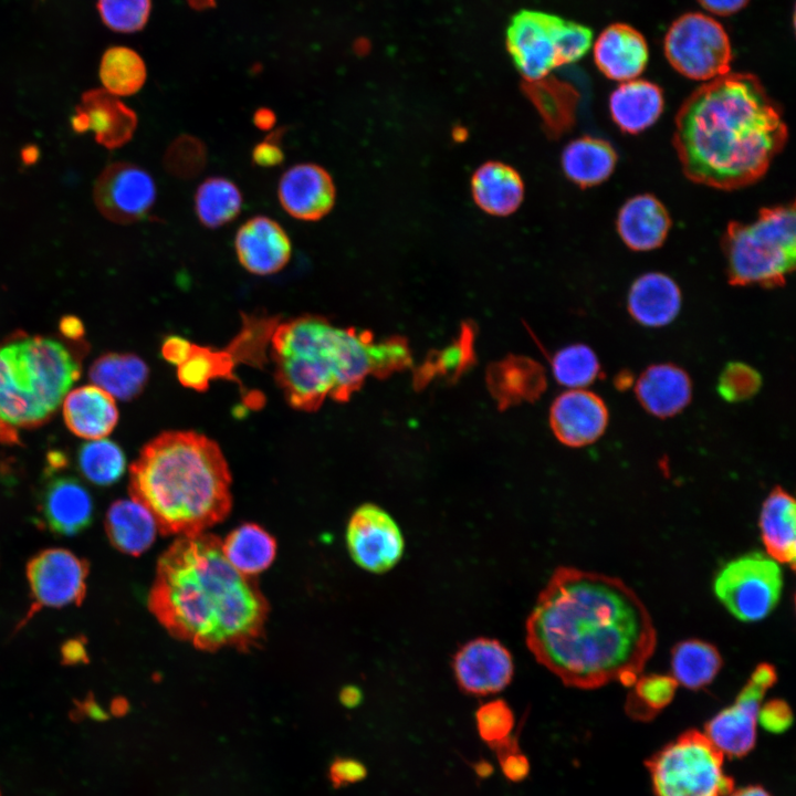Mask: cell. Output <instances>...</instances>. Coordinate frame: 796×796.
<instances>
[{
    "label": "cell",
    "instance_id": "4fadbf2b",
    "mask_svg": "<svg viewBox=\"0 0 796 796\" xmlns=\"http://www.w3.org/2000/svg\"><path fill=\"white\" fill-rule=\"evenodd\" d=\"M346 545L357 566L369 573L383 574L401 559L405 538L387 511L374 503H365L348 520Z\"/></svg>",
    "mask_w": 796,
    "mask_h": 796
},
{
    "label": "cell",
    "instance_id": "e7e4bbea",
    "mask_svg": "<svg viewBox=\"0 0 796 796\" xmlns=\"http://www.w3.org/2000/svg\"><path fill=\"white\" fill-rule=\"evenodd\" d=\"M112 708H113L114 713H116V714H124V713L126 712V710H127V704H126L125 700H123V699H116V700L113 702Z\"/></svg>",
    "mask_w": 796,
    "mask_h": 796
},
{
    "label": "cell",
    "instance_id": "d6986e66",
    "mask_svg": "<svg viewBox=\"0 0 796 796\" xmlns=\"http://www.w3.org/2000/svg\"><path fill=\"white\" fill-rule=\"evenodd\" d=\"M767 689L751 679L743 687L735 703L714 715L705 725V735L722 753L742 757L756 742L757 712Z\"/></svg>",
    "mask_w": 796,
    "mask_h": 796
},
{
    "label": "cell",
    "instance_id": "816d5d0a",
    "mask_svg": "<svg viewBox=\"0 0 796 796\" xmlns=\"http://www.w3.org/2000/svg\"><path fill=\"white\" fill-rule=\"evenodd\" d=\"M702 8L716 15H732L744 9L750 0H696Z\"/></svg>",
    "mask_w": 796,
    "mask_h": 796
},
{
    "label": "cell",
    "instance_id": "d6a6232c",
    "mask_svg": "<svg viewBox=\"0 0 796 796\" xmlns=\"http://www.w3.org/2000/svg\"><path fill=\"white\" fill-rule=\"evenodd\" d=\"M149 376L146 363L134 354L108 353L98 357L90 368L95 386L121 400L137 397Z\"/></svg>",
    "mask_w": 796,
    "mask_h": 796
},
{
    "label": "cell",
    "instance_id": "6da1fadb",
    "mask_svg": "<svg viewBox=\"0 0 796 796\" xmlns=\"http://www.w3.org/2000/svg\"><path fill=\"white\" fill-rule=\"evenodd\" d=\"M525 641L565 685L590 690L632 685L653 654L657 633L647 607L620 578L561 566L526 619Z\"/></svg>",
    "mask_w": 796,
    "mask_h": 796
},
{
    "label": "cell",
    "instance_id": "11a10c76",
    "mask_svg": "<svg viewBox=\"0 0 796 796\" xmlns=\"http://www.w3.org/2000/svg\"><path fill=\"white\" fill-rule=\"evenodd\" d=\"M253 123L260 129H270L275 123V115L269 108H259L253 116Z\"/></svg>",
    "mask_w": 796,
    "mask_h": 796
},
{
    "label": "cell",
    "instance_id": "74e56055",
    "mask_svg": "<svg viewBox=\"0 0 796 796\" xmlns=\"http://www.w3.org/2000/svg\"><path fill=\"white\" fill-rule=\"evenodd\" d=\"M235 359L229 350H216L210 347L192 344L187 358L177 366V377L187 388L206 390L216 378L234 380L232 369Z\"/></svg>",
    "mask_w": 796,
    "mask_h": 796
},
{
    "label": "cell",
    "instance_id": "8d00e7d4",
    "mask_svg": "<svg viewBox=\"0 0 796 796\" xmlns=\"http://www.w3.org/2000/svg\"><path fill=\"white\" fill-rule=\"evenodd\" d=\"M98 75L104 90L121 97L136 94L145 84L147 69L143 57L127 46L107 49L101 60Z\"/></svg>",
    "mask_w": 796,
    "mask_h": 796
},
{
    "label": "cell",
    "instance_id": "30bf717a",
    "mask_svg": "<svg viewBox=\"0 0 796 796\" xmlns=\"http://www.w3.org/2000/svg\"><path fill=\"white\" fill-rule=\"evenodd\" d=\"M663 50L669 64L681 75L709 82L730 73L733 60L727 32L714 18L688 12L669 27Z\"/></svg>",
    "mask_w": 796,
    "mask_h": 796
},
{
    "label": "cell",
    "instance_id": "03108f58",
    "mask_svg": "<svg viewBox=\"0 0 796 796\" xmlns=\"http://www.w3.org/2000/svg\"><path fill=\"white\" fill-rule=\"evenodd\" d=\"M0 796H1V794H0Z\"/></svg>",
    "mask_w": 796,
    "mask_h": 796
},
{
    "label": "cell",
    "instance_id": "e575fe53",
    "mask_svg": "<svg viewBox=\"0 0 796 796\" xmlns=\"http://www.w3.org/2000/svg\"><path fill=\"white\" fill-rule=\"evenodd\" d=\"M489 374L491 390L503 405L537 398L545 389L544 370L531 359L512 358L495 365Z\"/></svg>",
    "mask_w": 796,
    "mask_h": 796
},
{
    "label": "cell",
    "instance_id": "f5cc1de1",
    "mask_svg": "<svg viewBox=\"0 0 796 796\" xmlns=\"http://www.w3.org/2000/svg\"><path fill=\"white\" fill-rule=\"evenodd\" d=\"M59 328L61 334L70 341L77 342L84 336V325L74 315H65L60 320Z\"/></svg>",
    "mask_w": 796,
    "mask_h": 796
},
{
    "label": "cell",
    "instance_id": "cb8c5ba5",
    "mask_svg": "<svg viewBox=\"0 0 796 796\" xmlns=\"http://www.w3.org/2000/svg\"><path fill=\"white\" fill-rule=\"evenodd\" d=\"M682 303L678 284L667 274L650 272L631 284L627 307L630 316L646 327H662L679 314Z\"/></svg>",
    "mask_w": 796,
    "mask_h": 796
},
{
    "label": "cell",
    "instance_id": "91938a15",
    "mask_svg": "<svg viewBox=\"0 0 796 796\" xmlns=\"http://www.w3.org/2000/svg\"><path fill=\"white\" fill-rule=\"evenodd\" d=\"M615 383H616V386L618 389H625L631 385L632 377H631L630 373L621 371L617 375Z\"/></svg>",
    "mask_w": 796,
    "mask_h": 796
},
{
    "label": "cell",
    "instance_id": "ba28073f",
    "mask_svg": "<svg viewBox=\"0 0 796 796\" xmlns=\"http://www.w3.org/2000/svg\"><path fill=\"white\" fill-rule=\"evenodd\" d=\"M656 796H726L734 782L723 754L705 734L689 730L646 761Z\"/></svg>",
    "mask_w": 796,
    "mask_h": 796
},
{
    "label": "cell",
    "instance_id": "6f0895ef",
    "mask_svg": "<svg viewBox=\"0 0 796 796\" xmlns=\"http://www.w3.org/2000/svg\"><path fill=\"white\" fill-rule=\"evenodd\" d=\"M730 796H771L769 793L762 786L751 785L746 787L732 790Z\"/></svg>",
    "mask_w": 796,
    "mask_h": 796
},
{
    "label": "cell",
    "instance_id": "681fc988",
    "mask_svg": "<svg viewBox=\"0 0 796 796\" xmlns=\"http://www.w3.org/2000/svg\"><path fill=\"white\" fill-rule=\"evenodd\" d=\"M85 637H73L65 640L60 649L61 662L64 666L86 664L90 661Z\"/></svg>",
    "mask_w": 796,
    "mask_h": 796
},
{
    "label": "cell",
    "instance_id": "94428289",
    "mask_svg": "<svg viewBox=\"0 0 796 796\" xmlns=\"http://www.w3.org/2000/svg\"><path fill=\"white\" fill-rule=\"evenodd\" d=\"M191 8L196 10L210 9L214 6L216 0H187Z\"/></svg>",
    "mask_w": 796,
    "mask_h": 796
},
{
    "label": "cell",
    "instance_id": "ac0fdd59",
    "mask_svg": "<svg viewBox=\"0 0 796 796\" xmlns=\"http://www.w3.org/2000/svg\"><path fill=\"white\" fill-rule=\"evenodd\" d=\"M239 263L249 273L270 275L286 266L292 243L284 228L266 216H255L240 226L234 237Z\"/></svg>",
    "mask_w": 796,
    "mask_h": 796
},
{
    "label": "cell",
    "instance_id": "be15d7a7",
    "mask_svg": "<svg viewBox=\"0 0 796 796\" xmlns=\"http://www.w3.org/2000/svg\"><path fill=\"white\" fill-rule=\"evenodd\" d=\"M493 768L488 762H480L475 766V772L479 776L486 777L492 773Z\"/></svg>",
    "mask_w": 796,
    "mask_h": 796
},
{
    "label": "cell",
    "instance_id": "e0dca14e",
    "mask_svg": "<svg viewBox=\"0 0 796 796\" xmlns=\"http://www.w3.org/2000/svg\"><path fill=\"white\" fill-rule=\"evenodd\" d=\"M335 185L320 165L302 163L283 172L277 184V198L283 210L301 221L324 218L335 203Z\"/></svg>",
    "mask_w": 796,
    "mask_h": 796
},
{
    "label": "cell",
    "instance_id": "9c48e42d",
    "mask_svg": "<svg viewBox=\"0 0 796 796\" xmlns=\"http://www.w3.org/2000/svg\"><path fill=\"white\" fill-rule=\"evenodd\" d=\"M712 587L718 600L734 618L755 622L766 618L778 604L783 570L767 554L750 552L723 565Z\"/></svg>",
    "mask_w": 796,
    "mask_h": 796
},
{
    "label": "cell",
    "instance_id": "2e32d148",
    "mask_svg": "<svg viewBox=\"0 0 796 796\" xmlns=\"http://www.w3.org/2000/svg\"><path fill=\"white\" fill-rule=\"evenodd\" d=\"M604 400L589 390L569 389L555 398L549 409V426L559 442L579 448L597 441L608 425Z\"/></svg>",
    "mask_w": 796,
    "mask_h": 796
},
{
    "label": "cell",
    "instance_id": "f6af8a7d",
    "mask_svg": "<svg viewBox=\"0 0 796 796\" xmlns=\"http://www.w3.org/2000/svg\"><path fill=\"white\" fill-rule=\"evenodd\" d=\"M757 722L767 732L781 734L792 725L793 713L784 700L773 699L760 706Z\"/></svg>",
    "mask_w": 796,
    "mask_h": 796
},
{
    "label": "cell",
    "instance_id": "5b68a950",
    "mask_svg": "<svg viewBox=\"0 0 796 796\" xmlns=\"http://www.w3.org/2000/svg\"><path fill=\"white\" fill-rule=\"evenodd\" d=\"M130 498L145 505L166 535L203 533L232 506L231 473L217 442L196 431H166L130 465Z\"/></svg>",
    "mask_w": 796,
    "mask_h": 796
},
{
    "label": "cell",
    "instance_id": "db71d44e",
    "mask_svg": "<svg viewBox=\"0 0 796 796\" xmlns=\"http://www.w3.org/2000/svg\"><path fill=\"white\" fill-rule=\"evenodd\" d=\"M750 679L768 690L776 682L777 674L772 664L760 663L752 672Z\"/></svg>",
    "mask_w": 796,
    "mask_h": 796
},
{
    "label": "cell",
    "instance_id": "8fae6325",
    "mask_svg": "<svg viewBox=\"0 0 796 796\" xmlns=\"http://www.w3.org/2000/svg\"><path fill=\"white\" fill-rule=\"evenodd\" d=\"M88 573V562L65 548L35 554L27 564L31 605L17 629L43 608L80 606L86 596Z\"/></svg>",
    "mask_w": 796,
    "mask_h": 796
},
{
    "label": "cell",
    "instance_id": "60d3db41",
    "mask_svg": "<svg viewBox=\"0 0 796 796\" xmlns=\"http://www.w3.org/2000/svg\"><path fill=\"white\" fill-rule=\"evenodd\" d=\"M632 685L626 711L630 718L649 721L672 701L678 683L670 675L648 674L639 675Z\"/></svg>",
    "mask_w": 796,
    "mask_h": 796
},
{
    "label": "cell",
    "instance_id": "4316f807",
    "mask_svg": "<svg viewBox=\"0 0 796 796\" xmlns=\"http://www.w3.org/2000/svg\"><path fill=\"white\" fill-rule=\"evenodd\" d=\"M664 105L661 88L647 80L635 78L620 83L610 94L612 121L625 133L638 134L660 117Z\"/></svg>",
    "mask_w": 796,
    "mask_h": 796
},
{
    "label": "cell",
    "instance_id": "44dd1931",
    "mask_svg": "<svg viewBox=\"0 0 796 796\" xmlns=\"http://www.w3.org/2000/svg\"><path fill=\"white\" fill-rule=\"evenodd\" d=\"M41 512L51 532L74 536L91 526L94 505L90 492L78 480L59 476L46 484L41 499Z\"/></svg>",
    "mask_w": 796,
    "mask_h": 796
},
{
    "label": "cell",
    "instance_id": "484cf974",
    "mask_svg": "<svg viewBox=\"0 0 796 796\" xmlns=\"http://www.w3.org/2000/svg\"><path fill=\"white\" fill-rule=\"evenodd\" d=\"M63 415L74 434L93 440L107 436L118 420L114 397L95 385L82 386L66 394Z\"/></svg>",
    "mask_w": 796,
    "mask_h": 796
},
{
    "label": "cell",
    "instance_id": "f907efd6",
    "mask_svg": "<svg viewBox=\"0 0 796 796\" xmlns=\"http://www.w3.org/2000/svg\"><path fill=\"white\" fill-rule=\"evenodd\" d=\"M192 343L180 336L167 337L161 346L164 358L174 365L181 364L190 353Z\"/></svg>",
    "mask_w": 796,
    "mask_h": 796
},
{
    "label": "cell",
    "instance_id": "3957f363",
    "mask_svg": "<svg viewBox=\"0 0 796 796\" xmlns=\"http://www.w3.org/2000/svg\"><path fill=\"white\" fill-rule=\"evenodd\" d=\"M148 606L177 639L207 651L249 650L264 636L269 605L209 533L179 536L158 559Z\"/></svg>",
    "mask_w": 796,
    "mask_h": 796
},
{
    "label": "cell",
    "instance_id": "7bdbcfd3",
    "mask_svg": "<svg viewBox=\"0 0 796 796\" xmlns=\"http://www.w3.org/2000/svg\"><path fill=\"white\" fill-rule=\"evenodd\" d=\"M762 386L760 373L751 365L731 362L719 376L716 389L727 402H741L754 397Z\"/></svg>",
    "mask_w": 796,
    "mask_h": 796
},
{
    "label": "cell",
    "instance_id": "7dc6e473",
    "mask_svg": "<svg viewBox=\"0 0 796 796\" xmlns=\"http://www.w3.org/2000/svg\"><path fill=\"white\" fill-rule=\"evenodd\" d=\"M280 133L275 132L255 145L252 150V160L256 166L270 168L282 163L284 154L279 145Z\"/></svg>",
    "mask_w": 796,
    "mask_h": 796
},
{
    "label": "cell",
    "instance_id": "7402d4cb",
    "mask_svg": "<svg viewBox=\"0 0 796 796\" xmlns=\"http://www.w3.org/2000/svg\"><path fill=\"white\" fill-rule=\"evenodd\" d=\"M635 392L647 412L664 419L680 413L690 404L692 381L688 373L674 364H654L638 377Z\"/></svg>",
    "mask_w": 796,
    "mask_h": 796
},
{
    "label": "cell",
    "instance_id": "ee69618b",
    "mask_svg": "<svg viewBox=\"0 0 796 796\" xmlns=\"http://www.w3.org/2000/svg\"><path fill=\"white\" fill-rule=\"evenodd\" d=\"M475 721L480 737L489 745L511 735L514 726L513 711L501 699L481 705L475 712Z\"/></svg>",
    "mask_w": 796,
    "mask_h": 796
},
{
    "label": "cell",
    "instance_id": "603a6c76",
    "mask_svg": "<svg viewBox=\"0 0 796 796\" xmlns=\"http://www.w3.org/2000/svg\"><path fill=\"white\" fill-rule=\"evenodd\" d=\"M76 107L85 114L95 142L107 149L127 144L138 125L136 113L104 88L84 92Z\"/></svg>",
    "mask_w": 796,
    "mask_h": 796
},
{
    "label": "cell",
    "instance_id": "f35d334b",
    "mask_svg": "<svg viewBox=\"0 0 796 796\" xmlns=\"http://www.w3.org/2000/svg\"><path fill=\"white\" fill-rule=\"evenodd\" d=\"M555 379L569 389H584L601 374L595 352L585 344H573L559 349L552 359Z\"/></svg>",
    "mask_w": 796,
    "mask_h": 796
},
{
    "label": "cell",
    "instance_id": "4dcf8cb0",
    "mask_svg": "<svg viewBox=\"0 0 796 796\" xmlns=\"http://www.w3.org/2000/svg\"><path fill=\"white\" fill-rule=\"evenodd\" d=\"M616 163L617 154L612 146L591 136L572 140L562 154L566 177L582 188L604 182L612 174Z\"/></svg>",
    "mask_w": 796,
    "mask_h": 796
},
{
    "label": "cell",
    "instance_id": "bcb514c9",
    "mask_svg": "<svg viewBox=\"0 0 796 796\" xmlns=\"http://www.w3.org/2000/svg\"><path fill=\"white\" fill-rule=\"evenodd\" d=\"M366 775V766L360 761L350 757H336L328 769V778L335 788L360 782Z\"/></svg>",
    "mask_w": 796,
    "mask_h": 796
},
{
    "label": "cell",
    "instance_id": "1f68e13d",
    "mask_svg": "<svg viewBox=\"0 0 796 796\" xmlns=\"http://www.w3.org/2000/svg\"><path fill=\"white\" fill-rule=\"evenodd\" d=\"M227 561L239 573L252 577L265 570L276 555V542L263 527L244 523L221 542Z\"/></svg>",
    "mask_w": 796,
    "mask_h": 796
},
{
    "label": "cell",
    "instance_id": "7c38bea8",
    "mask_svg": "<svg viewBox=\"0 0 796 796\" xmlns=\"http://www.w3.org/2000/svg\"><path fill=\"white\" fill-rule=\"evenodd\" d=\"M565 20L549 13L521 10L511 19L506 48L522 76L540 82L561 66V33Z\"/></svg>",
    "mask_w": 796,
    "mask_h": 796
},
{
    "label": "cell",
    "instance_id": "9a60e30c",
    "mask_svg": "<svg viewBox=\"0 0 796 796\" xmlns=\"http://www.w3.org/2000/svg\"><path fill=\"white\" fill-rule=\"evenodd\" d=\"M452 668L459 688L469 694L489 695L505 689L514 674L509 649L496 639L475 638L454 654Z\"/></svg>",
    "mask_w": 796,
    "mask_h": 796
},
{
    "label": "cell",
    "instance_id": "6125c7cd",
    "mask_svg": "<svg viewBox=\"0 0 796 796\" xmlns=\"http://www.w3.org/2000/svg\"><path fill=\"white\" fill-rule=\"evenodd\" d=\"M48 461H49V463H50V467H51L52 469H55V468H61V467H63V464H64V462H65V459H64V455H63L62 453H60V452H52V453L49 455Z\"/></svg>",
    "mask_w": 796,
    "mask_h": 796
},
{
    "label": "cell",
    "instance_id": "c3c4849f",
    "mask_svg": "<svg viewBox=\"0 0 796 796\" xmlns=\"http://www.w3.org/2000/svg\"><path fill=\"white\" fill-rule=\"evenodd\" d=\"M504 776L511 782H521L530 773L527 757L519 751L511 752L498 758Z\"/></svg>",
    "mask_w": 796,
    "mask_h": 796
},
{
    "label": "cell",
    "instance_id": "ffe728a7",
    "mask_svg": "<svg viewBox=\"0 0 796 796\" xmlns=\"http://www.w3.org/2000/svg\"><path fill=\"white\" fill-rule=\"evenodd\" d=\"M594 60L608 78L620 83L638 78L649 60V49L641 32L626 23H612L594 43Z\"/></svg>",
    "mask_w": 796,
    "mask_h": 796
},
{
    "label": "cell",
    "instance_id": "680465c9",
    "mask_svg": "<svg viewBox=\"0 0 796 796\" xmlns=\"http://www.w3.org/2000/svg\"><path fill=\"white\" fill-rule=\"evenodd\" d=\"M40 157V149L35 145H27L21 150L22 163L27 166L34 165Z\"/></svg>",
    "mask_w": 796,
    "mask_h": 796
},
{
    "label": "cell",
    "instance_id": "b9f144b4",
    "mask_svg": "<svg viewBox=\"0 0 796 796\" xmlns=\"http://www.w3.org/2000/svg\"><path fill=\"white\" fill-rule=\"evenodd\" d=\"M97 9L106 27L116 32L132 33L146 25L151 0H98Z\"/></svg>",
    "mask_w": 796,
    "mask_h": 796
},
{
    "label": "cell",
    "instance_id": "d4e9b609",
    "mask_svg": "<svg viewBox=\"0 0 796 796\" xmlns=\"http://www.w3.org/2000/svg\"><path fill=\"white\" fill-rule=\"evenodd\" d=\"M617 231L624 243L635 251L659 248L671 227L668 210L656 197L643 193L627 200L617 217Z\"/></svg>",
    "mask_w": 796,
    "mask_h": 796
},
{
    "label": "cell",
    "instance_id": "7a4b0ae2",
    "mask_svg": "<svg viewBox=\"0 0 796 796\" xmlns=\"http://www.w3.org/2000/svg\"><path fill=\"white\" fill-rule=\"evenodd\" d=\"M787 137L782 111L761 81L730 72L705 82L682 103L673 146L691 181L736 190L766 174Z\"/></svg>",
    "mask_w": 796,
    "mask_h": 796
},
{
    "label": "cell",
    "instance_id": "52a82bcc",
    "mask_svg": "<svg viewBox=\"0 0 796 796\" xmlns=\"http://www.w3.org/2000/svg\"><path fill=\"white\" fill-rule=\"evenodd\" d=\"M795 205L763 208L750 223L732 221L722 238L726 274L734 286L778 287L794 271Z\"/></svg>",
    "mask_w": 796,
    "mask_h": 796
},
{
    "label": "cell",
    "instance_id": "f1b7e54d",
    "mask_svg": "<svg viewBox=\"0 0 796 796\" xmlns=\"http://www.w3.org/2000/svg\"><path fill=\"white\" fill-rule=\"evenodd\" d=\"M158 526L149 510L134 499L117 500L108 507L105 532L116 549L132 556L146 552L155 541Z\"/></svg>",
    "mask_w": 796,
    "mask_h": 796
},
{
    "label": "cell",
    "instance_id": "277c9868",
    "mask_svg": "<svg viewBox=\"0 0 796 796\" xmlns=\"http://www.w3.org/2000/svg\"><path fill=\"white\" fill-rule=\"evenodd\" d=\"M270 341L276 383L302 411L317 410L326 398L347 401L368 376L388 377L411 365L406 339L376 342L368 331L338 327L318 315L276 322Z\"/></svg>",
    "mask_w": 796,
    "mask_h": 796
},
{
    "label": "cell",
    "instance_id": "8992f818",
    "mask_svg": "<svg viewBox=\"0 0 796 796\" xmlns=\"http://www.w3.org/2000/svg\"><path fill=\"white\" fill-rule=\"evenodd\" d=\"M81 368L60 342L21 337L0 347V441L42 425L78 379Z\"/></svg>",
    "mask_w": 796,
    "mask_h": 796
},
{
    "label": "cell",
    "instance_id": "9f6ffc18",
    "mask_svg": "<svg viewBox=\"0 0 796 796\" xmlns=\"http://www.w3.org/2000/svg\"><path fill=\"white\" fill-rule=\"evenodd\" d=\"M339 700L346 708H355L362 701V692L356 687H346L342 690Z\"/></svg>",
    "mask_w": 796,
    "mask_h": 796
},
{
    "label": "cell",
    "instance_id": "836d02e7",
    "mask_svg": "<svg viewBox=\"0 0 796 796\" xmlns=\"http://www.w3.org/2000/svg\"><path fill=\"white\" fill-rule=\"evenodd\" d=\"M722 662L713 645L699 639L683 640L672 649L671 677L678 684L698 690L713 681Z\"/></svg>",
    "mask_w": 796,
    "mask_h": 796
},
{
    "label": "cell",
    "instance_id": "ab89813d",
    "mask_svg": "<svg viewBox=\"0 0 796 796\" xmlns=\"http://www.w3.org/2000/svg\"><path fill=\"white\" fill-rule=\"evenodd\" d=\"M82 473L94 484L107 486L115 483L125 472V455L113 441L96 439L83 444L78 452Z\"/></svg>",
    "mask_w": 796,
    "mask_h": 796
},
{
    "label": "cell",
    "instance_id": "5bb4252c",
    "mask_svg": "<svg viewBox=\"0 0 796 796\" xmlns=\"http://www.w3.org/2000/svg\"><path fill=\"white\" fill-rule=\"evenodd\" d=\"M156 196V185L149 172L128 161L107 165L93 187L98 212L108 221L123 226L144 219Z\"/></svg>",
    "mask_w": 796,
    "mask_h": 796
},
{
    "label": "cell",
    "instance_id": "d590c367",
    "mask_svg": "<svg viewBox=\"0 0 796 796\" xmlns=\"http://www.w3.org/2000/svg\"><path fill=\"white\" fill-rule=\"evenodd\" d=\"M243 198L238 186L224 177L205 179L196 190L195 212L202 226L216 229L233 221Z\"/></svg>",
    "mask_w": 796,
    "mask_h": 796
},
{
    "label": "cell",
    "instance_id": "83f0119b",
    "mask_svg": "<svg viewBox=\"0 0 796 796\" xmlns=\"http://www.w3.org/2000/svg\"><path fill=\"white\" fill-rule=\"evenodd\" d=\"M796 504L782 486H775L762 504L758 526L766 554L781 564L795 566Z\"/></svg>",
    "mask_w": 796,
    "mask_h": 796
},
{
    "label": "cell",
    "instance_id": "f546056e",
    "mask_svg": "<svg viewBox=\"0 0 796 796\" xmlns=\"http://www.w3.org/2000/svg\"><path fill=\"white\" fill-rule=\"evenodd\" d=\"M471 191L475 203L486 213L507 216L516 211L524 197L519 172L500 161L480 166L472 176Z\"/></svg>",
    "mask_w": 796,
    "mask_h": 796
}]
</instances>
